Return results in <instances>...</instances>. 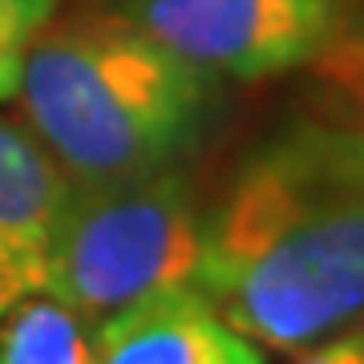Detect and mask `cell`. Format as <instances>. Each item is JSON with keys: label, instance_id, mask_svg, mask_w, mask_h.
<instances>
[{"label": "cell", "instance_id": "6da1fadb", "mask_svg": "<svg viewBox=\"0 0 364 364\" xmlns=\"http://www.w3.org/2000/svg\"><path fill=\"white\" fill-rule=\"evenodd\" d=\"M195 287L272 352L364 324V154L344 122L304 117L235 170L203 219Z\"/></svg>", "mask_w": 364, "mask_h": 364}, {"label": "cell", "instance_id": "ba28073f", "mask_svg": "<svg viewBox=\"0 0 364 364\" xmlns=\"http://www.w3.org/2000/svg\"><path fill=\"white\" fill-rule=\"evenodd\" d=\"M328 90V114L344 122L364 154V37L344 33L332 49L316 61Z\"/></svg>", "mask_w": 364, "mask_h": 364}, {"label": "cell", "instance_id": "52a82bcc", "mask_svg": "<svg viewBox=\"0 0 364 364\" xmlns=\"http://www.w3.org/2000/svg\"><path fill=\"white\" fill-rule=\"evenodd\" d=\"M0 364H90V324L45 291L9 308Z\"/></svg>", "mask_w": 364, "mask_h": 364}, {"label": "cell", "instance_id": "5b68a950", "mask_svg": "<svg viewBox=\"0 0 364 364\" xmlns=\"http://www.w3.org/2000/svg\"><path fill=\"white\" fill-rule=\"evenodd\" d=\"M90 364H267L195 284L166 287L90 328Z\"/></svg>", "mask_w": 364, "mask_h": 364}, {"label": "cell", "instance_id": "8992f818", "mask_svg": "<svg viewBox=\"0 0 364 364\" xmlns=\"http://www.w3.org/2000/svg\"><path fill=\"white\" fill-rule=\"evenodd\" d=\"M69 174L28 126L0 122V251L41 291L45 247L69 198Z\"/></svg>", "mask_w": 364, "mask_h": 364}, {"label": "cell", "instance_id": "277c9868", "mask_svg": "<svg viewBox=\"0 0 364 364\" xmlns=\"http://www.w3.org/2000/svg\"><path fill=\"white\" fill-rule=\"evenodd\" d=\"M117 16L195 69L231 81L308 69L348 33L344 0H122Z\"/></svg>", "mask_w": 364, "mask_h": 364}, {"label": "cell", "instance_id": "3957f363", "mask_svg": "<svg viewBox=\"0 0 364 364\" xmlns=\"http://www.w3.org/2000/svg\"><path fill=\"white\" fill-rule=\"evenodd\" d=\"M198 255L203 215L178 166L73 182L45 247L41 291L93 328L154 291L195 284Z\"/></svg>", "mask_w": 364, "mask_h": 364}, {"label": "cell", "instance_id": "30bf717a", "mask_svg": "<svg viewBox=\"0 0 364 364\" xmlns=\"http://www.w3.org/2000/svg\"><path fill=\"white\" fill-rule=\"evenodd\" d=\"M296 364H364V328H348L304 348Z\"/></svg>", "mask_w": 364, "mask_h": 364}, {"label": "cell", "instance_id": "9c48e42d", "mask_svg": "<svg viewBox=\"0 0 364 364\" xmlns=\"http://www.w3.org/2000/svg\"><path fill=\"white\" fill-rule=\"evenodd\" d=\"M61 9V0H0V102H9L21 81L25 53Z\"/></svg>", "mask_w": 364, "mask_h": 364}, {"label": "cell", "instance_id": "7a4b0ae2", "mask_svg": "<svg viewBox=\"0 0 364 364\" xmlns=\"http://www.w3.org/2000/svg\"><path fill=\"white\" fill-rule=\"evenodd\" d=\"M210 77L117 13L65 16L25 53L13 102L69 182L178 166L215 102Z\"/></svg>", "mask_w": 364, "mask_h": 364}, {"label": "cell", "instance_id": "8fae6325", "mask_svg": "<svg viewBox=\"0 0 364 364\" xmlns=\"http://www.w3.org/2000/svg\"><path fill=\"white\" fill-rule=\"evenodd\" d=\"M25 296H33V284H28L25 272L0 251V316H9V308H16Z\"/></svg>", "mask_w": 364, "mask_h": 364}]
</instances>
